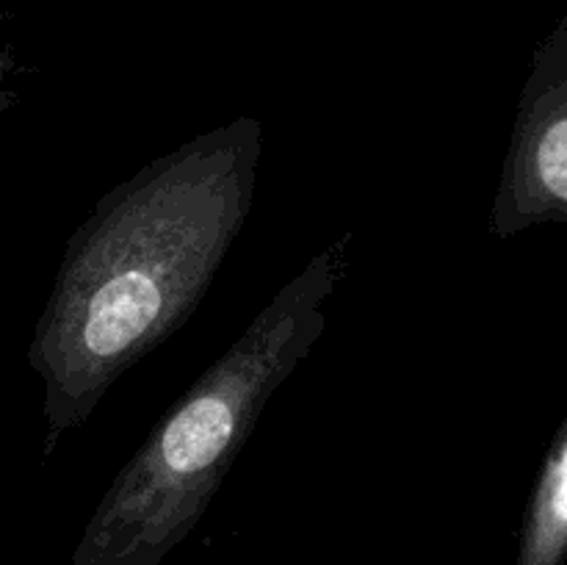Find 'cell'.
I'll return each instance as SVG.
<instances>
[{
  "mask_svg": "<svg viewBox=\"0 0 567 565\" xmlns=\"http://www.w3.org/2000/svg\"><path fill=\"white\" fill-rule=\"evenodd\" d=\"M264 138L258 116L210 127L109 188L72 233L28 343L44 460L203 302L247 225Z\"/></svg>",
  "mask_w": 567,
  "mask_h": 565,
  "instance_id": "cell-1",
  "label": "cell"
},
{
  "mask_svg": "<svg viewBox=\"0 0 567 565\" xmlns=\"http://www.w3.org/2000/svg\"><path fill=\"white\" fill-rule=\"evenodd\" d=\"M352 233L316 253L131 454L72 552V565H161L203 521L266 402L327 330Z\"/></svg>",
  "mask_w": 567,
  "mask_h": 565,
  "instance_id": "cell-2",
  "label": "cell"
},
{
  "mask_svg": "<svg viewBox=\"0 0 567 565\" xmlns=\"http://www.w3.org/2000/svg\"><path fill=\"white\" fill-rule=\"evenodd\" d=\"M537 225H567V14L532 55L491 208L496 238Z\"/></svg>",
  "mask_w": 567,
  "mask_h": 565,
  "instance_id": "cell-3",
  "label": "cell"
},
{
  "mask_svg": "<svg viewBox=\"0 0 567 565\" xmlns=\"http://www.w3.org/2000/svg\"><path fill=\"white\" fill-rule=\"evenodd\" d=\"M567 557V415L537 474L520 530L518 565H563Z\"/></svg>",
  "mask_w": 567,
  "mask_h": 565,
  "instance_id": "cell-4",
  "label": "cell"
},
{
  "mask_svg": "<svg viewBox=\"0 0 567 565\" xmlns=\"http://www.w3.org/2000/svg\"><path fill=\"white\" fill-rule=\"evenodd\" d=\"M6 72H9V55H6V50L0 48V83H3Z\"/></svg>",
  "mask_w": 567,
  "mask_h": 565,
  "instance_id": "cell-5",
  "label": "cell"
}]
</instances>
